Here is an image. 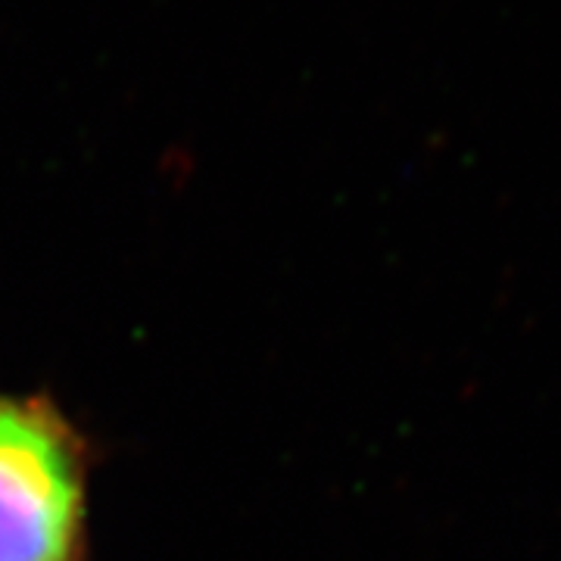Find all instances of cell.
Masks as SVG:
<instances>
[{"label":"cell","mask_w":561,"mask_h":561,"mask_svg":"<svg viewBox=\"0 0 561 561\" xmlns=\"http://www.w3.org/2000/svg\"><path fill=\"white\" fill-rule=\"evenodd\" d=\"M94 446L50 393H0V561H91Z\"/></svg>","instance_id":"cell-1"}]
</instances>
